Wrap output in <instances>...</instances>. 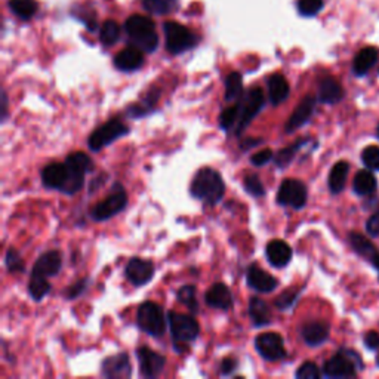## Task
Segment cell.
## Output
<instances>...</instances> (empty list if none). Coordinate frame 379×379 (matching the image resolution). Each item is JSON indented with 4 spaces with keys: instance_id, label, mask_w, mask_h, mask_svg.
Returning a JSON list of instances; mask_svg holds the SVG:
<instances>
[{
    "instance_id": "obj_1",
    "label": "cell",
    "mask_w": 379,
    "mask_h": 379,
    "mask_svg": "<svg viewBox=\"0 0 379 379\" xmlns=\"http://www.w3.org/2000/svg\"><path fill=\"white\" fill-rule=\"evenodd\" d=\"M190 193L194 199L206 205H217L225 193V184L218 171L203 168L197 172L191 181Z\"/></svg>"
},
{
    "instance_id": "obj_2",
    "label": "cell",
    "mask_w": 379,
    "mask_h": 379,
    "mask_svg": "<svg viewBox=\"0 0 379 379\" xmlns=\"http://www.w3.org/2000/svg\"><path fill=\"white\" fill-rule=\"evenodd\" d=\"M125 31L132 43L142 49L147 54L154 52L159 46L156 24L152 18H148V16L138 13L129 16L125 23Z\"/></svg>"
},
{
    "instance_id": "obj_3",
    "label": "cell",
    "mask_w": 379,
    "mask_h": 379,
    "mask_svg": "<svg viewBox=\"0 0 379 379\" xmlns=\"http://www.w3.org/2000/svg\"><path fill=\"white\" fill-rule=\"evenodd\" d=\"M363 366V360L354 350L341 349L332 358L324 361L323 375L327 378H353Z\"/></svg>"
},
{
    "instance_id": "obj_4",
    "label": "cell",
    "mask_w": 379,
    "mask_h": 379,
    "mask_svg": "<svg viewBox=\"0 0 379 379\" xmlns=\"http://www.w3.org/2000/svg\"><path fill=\"white\" fill-rule=\"evenodd\" d=\"M163 31L164 39H166V49L171 54H183L199 43V36L193 30L179 23H164Z\"/></svg>"
},
{
    "instance_id": "obj_5",
    "label": "cell",
    "mask_w": 379,
    "mask_h": 379,
    "mask_svg": "<svg viewBox=\"0 0 379 379\" xmlns=\"http://www.w3.org/2000/svg\"><path fill=\"white\" fill-rule=\"evenodd\" d=\"M137 322L142 332L150 336H162L166 329V319L159 304L147 301L140 305L137 312Z\"/></svg>"
},
{
    "instance_id": "obj_6",
    "label": "cell",
    "mask_w": 379,
    "mask_h": 379,
    "mask_svg": "<svg viewBox=\"0 0 379 379\" xmlns=\"http://www.w3.org/2000/svg\"><path fill=\"white\" fill-rule=\"evenodd\" d=\"M65 164H67V168H69L70 178H69L67 186L64 187L62 191L67 194H74L81 187H84L85 175L94 171V162L88 154L76 152L65 159Z\"/></svg>"
},
{
    "instance_id": "obj_7",
    "label": "cell",
    "mask_w": 379,
    "mask_h": 379,
    "mask_svg": "<svg viewBox=\"0 0 379 379\" xmlns=\"http://www.w3.org/2000/svg\"><path fill=\"white\" fill-rule=\"evenodd\" d=\"M264 92L261 88H252L248 94L240 96L239 101V120L236 126V134L240 135L242 132L251 125V122L255 119L256 114L264 107Z\"/></svg>"
},
{
    "instance_id": "obj_8",
    "label": "cell",
    "mask_w": 379,
    "mask_h": 379,
    "mask_svg": "<svg viewBox=\"0 0 379 379\" xmlns=\"http://www.w3.org/2000/svg\"><path fill=\"white\" fill-rule=\"evenodd\" d=\"M128 134L129 128L120 119H111L110 122L96 128L92 132L88 140V145L92 152H100L104 147L110 145L113 141H116Z\"/></svg>"
},
{
    "instance_id": "obj_9",
    "label": "cell",
    "mask_w": 379,
    "mask_h": 379,
    "mask_svg": "<svg viewBox=\"0 0 379 379\" xmlns=\"http://www.w3.org/2000/svg\"><path fill=\"white\" fill-rule=\"evenodd\" d=\"M168 322L171 327V334L175 344L191 342L199 335V323H197L191 316L181 315V312L169 311L168 312Z\"/></svg>"
},
{
    "instance_id": "obj_10",
    "label": "cell",
    "mask_w": 379,
    "mask_h": 379,
    "mask_svg": "<svg viewBox=\"0 0 379 379\" xmlns=\"http://www.w3.org/2000/svg\"><path fill=\"white\" fill-rule=\"evenodd\" d=\"M126 203H128V196L123 187L120 184H116L113 187V191L110 193V196H107V199H104L92 209V218L95 221L110 220L111 217L118 215L119 212H122Z\"/></svg>"
},
{
    "instance_id": "obj_11",
    "label": "cell",
    "mask_w": 379,
    "mask_h": 379,
    "mask_svg": "<svg viewBox=\"0 0 379 379\" xmlns=\"http://www.w3.org/2000/svg\"><path fill=\"white\" fill-rule=\"evenodd\" d=\"M307 187L298 179H285L278 187L277 202L282 206H290L293 209H301L307 203Z\"/></svg>"
},
{
    "instance_id": "obj_12",
    "label": "cell",
    "mask_w": 379,
    "mask_h": 379,
    "mask_svg": "<svg viewBox=\"0 0 379 379\" xmlns=\"http://www.w3.org/2000/svg\"><path fill=\"white\" fill-rule=\"evenodd\" d=\"M255 349L262 358L268 361H277L286 357L283 338L274 332L258 335L255 338Z\"/></svg>"
},
{
    "instance_id": "obj_13",
    "label": "cell",
    "mask_w": 379,
    "mask_h": 379,
    "mask_svg": "<svg viewBox=\"0 0 379 379\" xmlns=\"http://www.w3.org/2000/svg\"><path fill=\"white\" fill-rule=\"evenodd\" d=\"M154 276V266L152 261L142 258H132L126 266V277L132 285L144 286Z\"/></svg>"
},
{
    "instance_id": "obj_14",
    "label": "cell",
    "mask_w": 379,
    "mask_h": 379,
    "mask_svg": "<svg viewBox=\"0 0 379 379\" xmlns=\"http://www.w3.org/2000/svg\"><path fill=\"white\" fill-rule=\"evenodd\" d=\"M137 358L140 363V372L145 378L157 376L163 370L164 365H166V358L147 347L137 350Z\"/></svg>"
},
{
    "instance_id": "obj_15",
    "label": "cell",
    "mask_w": 379,
    "mask_h": 379,
    "mask_svg": "<svg viewBox=\"0 0 379 379\" xmlns=\"http://www.w3.org/2000/svg\"><path fill=\"white\" fill-rule=\"evenodd\" d=\"M70 178L69 168L65 163H51L42 171V183L46 188L64 190Z\"/></svg>"
},
{
    "instance_id": "obj_16",
    "label": "cell",
    "mask_w": 379,
    "mask_h": 379,
    "mask_svg": "<svg viewBox=\"0 0 379 379\" xmlns=\"http://www.w3.org/2000/svg\"><path fill=\"white\" fill-rule=\"evenodd\" d=\"M315 110H316V98L312 95H307L292 113V116L289 118L285 126V130L288 132V134H292V132H295L296 129L304 126L311 119Z\"/></svg>"
},
{
    "instance_id": "obj_17",
    "label": "cell",
    "mask_w": 379,
    "mask_h": 379,
    "mask_svg": "<svg viewBox=\"0 0 379 379\" xmlns=\"http://www.w3.org/2000/svg\"><path fill=\"white\" fill-rule=\"evenodd\" d=\"M329 332H331V326L324 320H310L301 327V336L310 347L322 345L329 338Z\"/></svg>"
},
{
    "instance_id": "obj_18",
    "label": "cell",
    "mask_w": 379,
    "mask_h": 379,
    "mask_svg": "<svg viewBox=\"0 0 379 379\" xmlns=\"http://www.w3.org/2000/svg\"><path fill=\"white\" fill-rule=\"evenodd\" d=\"M144 64V51L138 46H128L114 58V65L120 72H135L142 67Z\"/></svg>"
},
{
    "instance_id": "obj_19",
    "label": "cell",
    "mask_w": 379,
    "mask_h": 379,
    "mask_svg": "<svg viewBox=\"0 0 379 379\" xmlns=\"http://www.w3.org/2000/svg\"><path fill=\"white\" fill-rule=\"evenodd\" d=\"M246 280H248V285L254 290L261 292V293H270L278 285V280L276 277H273L267 271H264L258 266H251L248 268V274H246Z\"/></svg>"
},
{
    "instance_id": "obj_20",
    "label": "cell",
    "mask_w": 379,
    "mask_h": 379,
    "mask_svg": "<svg viewBox=\"0 0 379 379\" xmlns=\"http://www.w3.org/2000/svg\"><path fill=\"white\" fill-rule=\"evenodd\" d=\"M344 95H345L344 88L341 86V84L335 77L326 76L319 81L317 100L320 103L334 106V104H336V103H339L342 100Z\"/></svg>"
},
{
    "instance_id": "obj_21",
    "label": "cell",
    "mask_w": 379,
    "mask_h": 379,
    "mask_svg": "<svg viewBox=\"0 0 379 379\" xmlns=\"http://www.w3.org/2000/svg\"><path fill=\"white\" fill-rule=\"evenodd\" d=\"M205 301L210 308L230 310L233 307V295L227 285L215 283L208 289L205 295Z\"/></svg>"
},
{
    "instance_id": "obj_22",
    "label": "cell",
    "mask_w": 379,
    "mask_h": 379,
    "mask_svg": "<svg viewBox=\"0 0 379 379\" xmlns=\"http://www.w3.org/2000/svg\"><path fill=\"white\" fill-rule=\"evenodd\" d=\"M379 62V49L376 46H366L356 54L353 60V73L356 76L368 74Z\"/></svg>"
},
{
    "instance_id": "obj_23",
    "label": "cell",
    "mask_w": 379,
    "mask_h": 379,
    "mask_svg": "<svg viewBox=\"0 0 379 379\" xmlns=\"http://www.w3.org/2000/svg\"><path fill=\"white\" fill-rule=\"evenodd\" d=\"M62 267V258L58 251H51L43 254L33 267L31 276H42V277H52L60 273Z\"/></svg>"
},
{
    "instance_id": "obj_24",
    "label": "cell",
    "mask_w": 379,
    "mask_h": 379,
    "mask_svg": "<svg viewBox=\"0 0 379 379\" xmlns=\"http://www.w3.org/2000/svg\"><path fill=\"white\" fill-rule=\"evenodd\" d=\"M101 373L106 378H129L132 373L129 357L126 354H116L106 358L101 365Z\"/></svg>"
},
{
    "instance_id": "obj_25",
    "label": "cell",
    "mask_w": 379,
    "mask_h": 379,
    "mask_svg": "<svg viewBox=\"0 0 379 379\" xmlns=\"http://www.w3.org/2000/svg\"><path fill=\"white\" fill-rule=\"evenodd\" d=\"M266 255L273 267L283 268L292 259V249H290V246L283 240H273L267 244Z\"/></svg>"
},
{
    "instance_id": "obj_26",
    "label": "cell",
    "mask_w": 379,
    "mask_h": 379,
    "mask_svg": "<svg viewBox=\"0 0 379 379\" xmlns=\"http://www.w3.org/2000/svg\"><path fill=\"white\" fill-rule=\"evenodd\" d=\"M267 88H268V96H270V103L273 106H280L285 103L289 96L290 88L285 76L282 74H273L268 77L267 81Z\"/></svg>"
},
{
    "instance_id": "obj_27",
    "label": "cell",
    "mask_w": 379,
    "mask_h": 379,
    "mask_svg": "<svg viewBox=\"0 0 379 379\" xmlns=\"http://www.w3.org/2000/svg\"><path fill=\"white\" fill-rule=\"evenodd\" d=\"M249 316L254 326H267L271 322V310L266 301H262L258 296H254L249 301Z\"/></svg>"
},
{
    "instance_id": "obj_28",
    "label": "cell",
    "mask_w": 379,
    "mask_h": 379,
    "mask_svg": "<svg viewBox=\"0 0 379 379\" xmlns=\"http://www.w3.org/2000/svg\"><path fill=\"white\" fill-rule=\"evenodd\" d=\"M349 171H350V164L345 160L336 162L334 164L331 174H329V181H327L329 190H331L332 194H338L344 190L345 183H347Z\"/></svg>"
},
{
    "instance_id": "obj_29",
    "label": "cell",
    "mask_w": 379,
    "mask_h": 379,
    "mask_svg": "<svg viewBox=\"0 0 379 379\" xmlns=\"http://www.w3.org/2000/svg\"><path fill=\"white\" fill-rule=\"evenodd\" d=\"M378 181L373 175V172L369 171H360L356 174V178L353 181V188L356 194L358 196H370L376 191Z\"/></svg>"
},
{
    "instance_id": "obj_30",
    "label": "cell",
    "mask_w": 379,
    "mask_h": 379,
    "mask_svg": "<svg viewBox=\"0 0 379 379\" xmlns=\"http://www.w3.org/2000/svg\"><path fill=\"white\" fill-rule=\"evenodd\" d=\"M8 6L11 12L20 20H31L39 11L36 0H9Z\"/></svg>"
},
{
    "instance_id": "obj_31",
    "label": "cell",
    "mask_w": 379,
    "mask_h": 379,
    "mask_svg": "<svg viewBox=\"0 0 379 379\" xmlns=\"http://www.w3.org/2000/svg\"><path fill=\"white\" fill-rule=\"evenodd\" d=\"M307 138H301L298 141H295L292 145L286 147V148H282V150H280L276 156H274V162L278 168H286L288 164L293 160L295 154L298 153L301 148L307 144Z\"/></svg>"
},
{
    "instance_id": "obj_32",
    "label": "cell",
    "mask_w": 379,
    "mask_h": 379,
    "mask_svg": "<svg viewBox=\"0 0 379 379\" xmlns=\"http://www.w3.org/2000/svg\"><path fill=\"white\" fill-rule=\"evenodd\" d=\"M243 92V79L237 72L230 73L225 79V101L239 100Z\"/></svg>"
},
{
    "instance_id": "obj_33",
    "label": "cell",
    "mask_w": 379,
    "mask_h": 379,
    "mask_svg": "<svg viewBox=\"0 0 379 379\" xmlns=\"http://www.w3.org/2000/svg\"><path fill=\"white\" fill-rule=\"evenodd\" d=\"M142 8L154 15H168L175 11L178 0H141Z\"/></svg>"
},
{
    "instance_id": "obj_34",
    "label": "cell",
    "mask_w": 379,
    "mask_h": 379,
    "mask_svg": "<svg viewBox=\"0 0 379 379\" xmlns=\"http://www.w3.org/2000/svg\"><path fill=\"white\" fill-rule=\"evenodd\" d=\"M47 277L42 276H31L30 283H28V293L35 301L43 300L45 296L51 292V285L46 280Z\"/></svg>"
},
{
    "instance_id": "obj_35",
    "label": "cell",
    "mask_w": 379,
    "mask_h": 379,
    "mask_svg": "<svg viewBox=\"0 0 379 379\" xmlns=\"http://www.w3.org/2000/svg\"><path fill=\"white\" fill-rule=\"evenodd\" d=\"M120 38V26L114 20H107L100 31V39L104 46H113Z\"/></svg>"
},
{
    "instance_id": "obj_36",
    "label": "cell",
    "mask_w": 379,
    "mask_h": 379,
    "mask_svg": "<svg viewBox=\"0 0 379 379\" xmlns=\"http://www.w3.org/2000/svg\"><path fill=\"white\" fill-rule=\"evenodd\" d=\"M176 298L181 304H184L191 312L199 311V304L196 298V288L193 285H186L176 292Z\"/></svg>"
},
{
    "instance_id": "obj_37",
    "label": "cell",
    "mask_w": 379,
    "mask_h": 379,
    "mask_svg": "<svg viewBox=\"0 0 379 379\" xmlns=\"http://www.w3.org/2000/svg\"><path fill=\"white\" fill-rule=\"evenodd\" d=\"M296 8L302 16H316L324 8V0H298Z\"/></svg>"
},
{
    "instance_id": "obj_38",
    "label": "cell",
    "mask_w": 379,
    "mask_h": 379,
    "mask_svg": "<svg viewBox=\"0 0 379 379\" xmlns=\"http://www.w3.org/2000/svg\"><path fill=\"white\" fill-rule=\"evenodd\" d=\"M159 98V92H153V94H148L145 96V100L141 103V104H137V106H132L129 108V114H132V116L135 118H140V116H144V114H147L150 110L154 108V104L157 101Z\"/></svg>"
},
{
    "instance_id": "obj_39",
    "label": "cell",
    "mask_w": 379,
    "mask_h": 379,
    "mask_svg": "<svg viewBox=\"0 0 379 379\" xmlns=\"http://www.w3.org/2000/svg\"><path fill=\"white\" fill-rule=\"evenodd\" d=\"M239 120V104L222 110L220 116V126L222 130H230L237 125Z\"/></svg>"
},
{
    "instance_id": "obj_40",
    "label": "cell",
    "mask_w": 379,
    "mask_h": 379,
    "mask_svg": "<svg viewBox=\"0 0 379 379\" xmlns=\"http://www.w3.org/2000/svg\"><path fill=\"white\" fill-rule=\"evenodd\" d=\"M361 162L370 171H379V147L369 145L361 152Z\"/></svg>"
},
{
    "instance_id": "obj_41",
    "label": "cell",
    "mask_w": 379,
    "mask_h": 379,
    "mask_svg": "<svg viewBox=\"0 0 379 379\" xmlns=\"http://www.w3.org/2000/svg\"><path fill=\"white\" fill-rule=\"evenodd\" d=\"M5 264H6V268H8L9 273H23L26 270V266H24V261H23L21 255L16 252L15 249H9L6 252Z\"/></svg>"
},
{
    "instance_id": "obj_42",
    "label": "cell",
    "mask_w": 379,
    "mask_h": 379,
    "mask_svg": "<svg viewBox=\"0 0 379 379\" xmlns=\"http://www.w3.org/2000/svg\"><path fill=\"white\" fill-rule=\"evenodd\" d=\"M298 296H300V289H288L285 290L282 295H278V298L276 300V307L278 310H289L295 302L296 300H298Z\"/></svg>"
},
{
    "instance_id": "obj_43",
    "label": "cell",
    "mask_w": 379,
    "mask_h": 379,
    "mask_svg": "<svg viewBox=\"0 0 379 379\" xmlns=\"http://www.w3.org/2000/svg\"><path fill=\"white\" fill-rule=\"evenodd\" d=\"M243 186L244 190L248 191L254 197H261L266 194V190H264V184L261 183V179L256 175H248L243 179Z\"/></svg>"
},
{
    "instance_id": "obj_44",
    "label": "cell",
    "mask_w": 379,
    "mask_h": 379,
    "mask_svg": "<svg viewBox=\"0 0 379 379\" xmlns=\"http://www.w3.org/2000/svg\"><path fill=\"white\" fill-rule=\"evenodd\" d=\"M295 376L298 379H319L320 370L316 363H312V361H305V363H302L300 369L296 370Z\"/></svg>"
},
{
    "instance_id": "obj_45",
    "label": "cell",
    "mask_w": 379,
    "mask_h": 379,
    "mask_svg": "<svg viewBox=\"0 0 379 379\" xmlns=\"http://www.w3.org/2000/svg\"><path fill=\"white\" fill-rule=\"evenodd\" d=\"M273 159H274L273 152L270 150V148H266V150H261V152L255 153V154L251 157V163L255 164V166H264V164H267V163L271 162Z\"/></svg>"
},
{
    "instance_id": "obj_46",
    "label": "cell",
    "mask_w": 379,
    "mask_h": 379,
    "mask_svg": "<svg viewBox=\"0 0 379 379\" xmlns=\"http://www.w3.org/2000/svg\"><path fill=\"white\" fill-rule=\"evenodd\" d=\"M85 289H86V280H79L76 285H72L67 290H65V298L74 300V298H77V296L84 293Z\"/></svg>"
},
{
    "instance_id": "obj_47",
    "label": "cell",
    "mask_w": 379,
    "mask_h": 379,
    "mask_svg": "<svg viewBox=\"0 0 379 379\" xmlns=\"http://www.w3.org/2000/svg\"><path fill=\"white\" fill-rule=\"evenodd\" d=\"M366 230L372 237H379V212L373 213V215L369 218L366 224Z\"/></svg>"
},
{
    "instance_id": "obj_48",
    "label": "cell",
    "mask_w": 379,
    "mask_h": 379,
    "mask_svg": "<svg viewBox=\"0 0 379 379\" xmlns=\"http://www.w3.org/2000/svg\"><path fill=\"white\" fill-rule=\"evenodd\" d=\"M365 345L369 349V350H376L379 349V334L375 332V331H369L366 335H365Z\"/></svg>"
},
{
    "instance_id": "obj_49",
    "label": "cell",
    "mask_w": 379,
    "mask_h": 379,
    "mask_svg": "<svg viewBox=\"0 0 379 379\" xmlns=\"http://www.w3.org/2000/svg\"><path fill=\"white\" fill-rule=\"evenodd\" d=\"M236 368H237V360L233 357H227L222 360V363H221V373L230 375Z\"/></svg>"
},
{
    "instance_id": "obj_50",
    "label": "cell",
    "mask_w": 379,
    "mask_h": 379,
    "mask_svg": "<svg viewBox=\"0 0 379 379\" xmlns=\"http://www.w3.org/2000/svg\"><path fill=\"white\" fill-rule=\"evenodd\" d=\"M370 264H372V266L379 271V252H378V249L375 248L369 255H368V258H366Z\"/></svg>"
},
{
    "instance_id": "obj_51",
    "label": "cell",
    "mask_w": 379,
    "mask_h": 379,
    "mask_svg": "<svg viewBox=\"0 0 379 379\" xmlns=\"http://www.w3.org/2000/svg\"><path fill=\"white\" fill-rule=\"evenodd\" d=\"M2 100H4V103H2V110H4L2 119L5 120V119H6V111H8V96H6V94H5V92L2 94Z\"/></svg>"
},
{
    "instance_id": "obj_52",
    "label": "cell",
    "mask_w": 379,
    "mask_h": 379,
    "mask_svg": "<svg viewBox=\"0 0 379 379\" xmlns=\"http://www.w3.org/2000/svg\"><path fill=\"white\" fill-rule=\"evenodd\" d=\"M376 135H378V138H379V125H378V129H376Z\"/></svg>"
},
{
    "instance_id": "obj_53",
    "label": "cell",
    "mask_w": 379,
    "mask_h": 379,
    "mask_svg": "<svg viewBox=\"0 0 379 379\" xmlns=\"http://www.w3.org/2000/svg\"><path fill=\"white\" fill-rule=\"evenodd\" d=\"M376 363H378V366H379V354H378V357H376Z\"/></svg>"
}]
</instances>
